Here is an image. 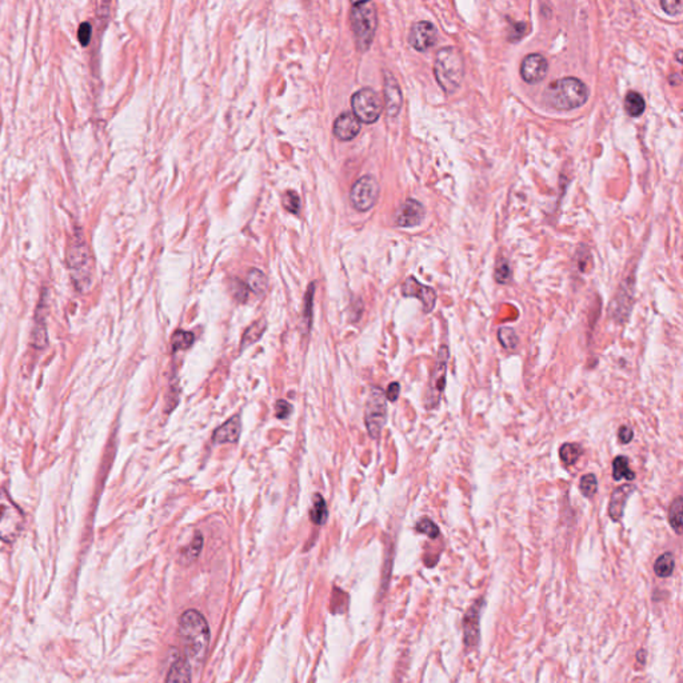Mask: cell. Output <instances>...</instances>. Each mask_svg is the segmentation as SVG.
I'll use <instances>...</instances> for the list:
<instances>
[{"label": "cell", "mask_w": 683, "mask_h": 683, "mask_svg": "<svg viewBox=\"0 0 683 683\" xmlns=\"http://www.w3.org/2000/svg\"><path fill=\"white\" fill-rule=\"evenodd\" d=\"M179 637L188 662L200 665L210 645V628L202 612L190 609L180 615Z\"/></svg>", "instance_id": "obj_1"}, {"label": "cell", "mask_w": 683, "mask_h": 683, "mask_svg": "<svg viewBox=\"0 0 683 683\" xmlns=\"http://www.w3.org/2000/svg\"><path fill=\"white\" fill-rule=\"evenodd\" d=\"M434 73L438 85L447 95L458 90L465 78V62L455 47H443L435 55Z\"/></svg>", "instance_id": "obj_2"}, {"label": "cell", "mask_w": 683, "mask_h": 683, "mask_svg": "<svg viewBox=\"0 0 683 683\" xmlns=\"http://www.w3.org/2000/svg\"><path fill=\"white\" fill-rule=\"evenodd\" d=\"M546 102L560 111L582 107L589 98L586 85L576 78H562L550 83L544 92Z\"/></svg>", "instance_id": "obj_3"}, {"label": "cell", "mask_w": 683, "mask_h": 683, "mask_svg": "<svg viewBox=\"0 0 683 683\" xmlns=\"http://www.w3.org/2000/svg\"><path fill=\"white\" fill-rule=\"evenodd\" d=\"M67 265L72 282L79 291H86L92 281V259L89 245L82 234H73L67 250Z\"/></svg>", "instance_id": "obj_4"}, {"label": "cell", "mask_w": 683, "mask_h": 683, "mask_svg": "<svg viewBox=\"0 0 683 683\" xmlns=\"http://www.w3.org/2000/svg\"><path fill=\"white\" fill-rule=\"evenodd\" d=\"M351 28L360 51L370 48L377 31V11L373 3H354L350 14Z\"/></svg>", "instance_id": "obj_5"}, {"label": "cell", "mask_w": 683, "mask_h": 683, "mask_svg": "<svg viewBox=\"0 0 683 683\" xmlns=\"http://www.w3.org/2000/svg\"><path fill=\"white\" fill-rule=\"evenodd\" d=\"M364 422L369 435L373 439H379L382 430L387 422V399L384 393L373 387L367 396L364 409Z\"/></svg>", "instance_id": "obj_6"}, {"label": "cell", "mask_w": 683, "mask_h": 683, "mask_svg": "<svg viewBox=\"0 0 683 683\" xmlns=\"http://www.w3.org/2000/svg\"><path fill=\"white\" fill-rule=\"evenodd\" d=\"M24 527V513L7 495L0 497V540L11 543L19 538Z\"/></svg>", "instance_id": "obj_7"}, {"label": "cell", "mask_w": 683, "mask_h": 683, "mask_svg": "<svg viewBox=\"0 0 683 683\" xmlns=\"http://www.w3.org/2000/svg\"><path fill=\"white\" fill-rule=\"evenodd\" d=\"M351 107L353 114L360 122L373 125L377 122L383 111V100L377 91L362 89L353 95Z\"/></svg>", "instance_id": "obj_8"}, {"label": "cell", "mask_w": 683, "mask_h": 683, "mask_svg": "<svg viewBox=\"0 0 683 683\" xmlns=\"http://www.w3.org/2000/svg\"><path fill=\"white\" fill-rule=\"evenodd\" d=\"M450 351L446 346H442L438 351L435 366L432 369V377L427 387L426 394V409L432 410L439 405L441 396L446 387V374H447V363H449Z\"/></svg>", "instance_id": "obj_9"}, {"label": "cell", "mask_w": 683, "mask_h": 683, "mask_svg": "<svg viewBox=\"0 0 683 683\" xmlns=\"http://www.w3.org/2000/svg\"><path fill=\"white\" fill-rule=\"evenodd\" d=\"M379 198V184L371 175H364L357 180L351 188L350 200L355 210L366 213L371 210Z\"/></svg>", "instance_id": "obj_10"}, {"label": "cell", "mask_w": 683, "mask_h": 683, "mask_svg": "<svg viewBox=\"0 0 683 683\" xmlns=\"http://www.w3.org/2000/svg\"><path fill=\"white\" fill-rule=\"evenodd\" d=\"M436 40H438V30L432 21L422 20L413 24L409 34V43L414 50L419 53H425L435 46Z\"/></svg>", "instance_id": "obj_11"}, {"label": "cell", "mask_w": 683, "mask_h": 683, "mask_svg": "<svg viewBox=\"0 0 683 683\" xmlns=\"http://www.w3.org/2000/svg\"><path fill=\"white\" fill-rule=\"evenodd\" d=\"M402 295L406 298H416L420 301L423 311L426 314L432 312L436 303V294L434 288L429 287L418 282L414 276H409L402 285Z\"/></svg>", "instance_id": "obj_12"}, {"label": "cell", "mask_w": 683, "mask_h": 683, "mask_svg": "<svg viewBox=\"0 0 683 683\" xmlns=\"http://www.w3.org/2000/svg\"><path fill=\"white\" fill-rule=\"evenodd\" d=\"M547 70H549V64L543 55H527L522 60L521 76L526 83L530 85L540 83L544 79Z\"/></svg>", "instance_id": "obj_13"}, {"label": "cell", "mask_w": 683, "mask_h": 683, "mask_svg": "<svg viewBox=\"0 0 683 683\" xmlns=\"http://www.w3.org/2000/svg\"><path fill=\"white\" fill-rule=\"evenodd\" d=\"M426 216L425 207L415 199H407L396 211V223L399 227H415Z\"/></svg>", "instance_id": "obj_14"}, {"label": "cell", "mask_w": 683, "mask_h": 683, "mask_svg": "<svg viewBox=\"0 0 683 683\" xmlns=\"http://www.w3.org/2000/svg\"><path fill=\"white\" fill-rule=\"evenodd\" d=\"M482 605H484V599L477 601L465 615V621H463L465 645L468 648H475L479 642V612Z\"/></svg>", "instance_id": "obj_15"}, {"label": "cell", "mask_w": 683, "mask_h": 683, "mask_svg": "<svg viewBox=\"0 0 683 683\" xmlns=\"http://www.w3.org/2000/svg\"><path fill=\"white\" fill-rule=\"evenodd\" d=\"M634 491H635V486L629 485V484L619 486L612 491L610 502H609V508H607V514L612 518V522H619L623 518L626 504L629 501L630 495Z\"/></svg>", "instance_id": "obj_16"}, {"label": "cell", "mask_w": 683, "mask_h": 683, "mask_svg": "<svg viewBox=\"0 0 683 683\" xmlns=\"http://www.w3.org/2000/svg\"><path fill=\"white\" fill-rule=\"evenodd\" d=\"M360 132V122L353 112H343L334 123V135L343 142L353 141Z\"/></svg>", "instance_id": "obj_17"}, {"label": "cell", "mask_w": 683, "mask_h": 683, "mask_svg": "<svg viewBox=\"0 0 683 683\" xmlns=\"http://www.w3.org/2000/svg\"><path fill=\"white\" fill-rule=\"evenodd\" d=\"M402 91L396 78L391 73H386L384 76V103L386 111L390 118H396L402 108Z\"/></svg>", "instance_id": "obj_18"}, {"label": "cell", "mask_w": 683, "mask_h": 683, "mask_svg": "<svg viewBox=\"0 0 683 683\" xmlns=\"http://www.w3.org/2000/svg\"><path fill=\"white\" fill-rule=\"evenodd\" d=\"M240 430H242V423H240V416L234 415L230 418L226 423L219 426L213 434V442L216 445H224V443H236L240 438Z\"/></svg>", "instance_id": "obj_19"}, {"label": "cell", "mask_w": 683, "mask_h": 683, "mask_svg": "<svg viewBox=\"0 0 683 683\" xmlns=\"http://www.w3.org/2000/svg\"><path fill=\"white\" fill-rule=\"evenodd\" d=\"M164 683H191V664L186 657H179L172 662Z\"/></svg>", "instance_id": "obj_20"}, {"label": "cell", "mask_w": 683, "mask_h": 683, "mask_svg": "<svg viewBox=\"0 0 683 683\" xmlns=\"http://www.w3.org/2000/svg\"><path fill=\"white\" fill-rule=\"evenodd\" d=\"M266 328H267V323L265 319H259V321L254 322L250 327H247L246 331L243 332V337H242L240 348L245 350L250 344H254V343L259 341L263 337V334L266 332Z\"/></svg>", "instance_id": "obj_21"}, {"label": "cell", "mask_w": 683, "mask_h": 683, "mask_svg": "<svg viewBox=\"0 0 683 683\" xmlns=\"http://www.w3.org/2000/svg\"><path fill=\"white\" fill-rule=\"evenodd\" d=\"M646 102L637 91H630L625 98V109L631 118H638L645 112Z\"/></svg>", "instance_id": "obj_22"}, {"label": "cell", "mask_w": 683, "mask_h": 683, "mask_svg": "<svg viewBox=\"0 0 683 683\" xmlns=\"http://www.w3.org/2000/svg\"><path fill=\"white\" fill-rule=\"evenodd\" d=\"M629 458L628 456H617L612 462V478L615 481H634L635 479V472L629 468Z\"/></svg>", "instance_id": "obj_23"}, {"label": "cell", "mask_w": 683, "mask_h": 683, "mask_svg": "<svg viewBox=\"0 0 683 683\" xmlns=\"http://www.w3.org/2000/svg\"><path fill=\"white\" fill-rule=\"evenodd\" d=\"M327 517H328V508H327V504H326L323 497L321 494H315L314 501H312V507L310 510L311 522L315 523L317 526H322L327 521Z\"/></svg>", "instance_id": "obj_24"}, {"label": "cell", "mask_w": 683, "mask_h": 683, "mask_svg": "<svg viewBox=\"0 0 683 683\" xmlns=\"http://www.w3.org/2000/svg\"><path fill=\"white\" fill-rule=\"evenodd\" d=\"M675 569V557L673 553H664L654 563V571L659 578H668L673 576Z\"/></svg>", "instance_id": "obj_25"}, {"label": "cell", "mask_w": 683, "mask_h": 683, "mask_svg": "<svg viewBox=\"0 0 683 683\" xmlns=\"http://www.w3.org/2000/svg\"><path fill=\"white\" fill-rule=\"evenodd\" d=\"M683 498L677 497L668 508V522L673 530L680 535L682 533Z\"/></svg>", "instance_id": "obj_26"}, {"label": "cell", "mask_w": 683, "mask_h": 683, "mask_svg": "<svg viewBox=\"0 0 683 683\" xmlns=\"http://www.w3.org/2000/svg\"><path fill=\"white\" fill-rule=\"evenodd\" d=\"M580 455H582V447L578 443H563L559 449V458L562 463L567 468L576 465Z\"/></svg>", "instance_id": "obj_27"}, {"label": "cell", "mask_w": 683, "mask_h": 683, "mask_svg": "<svg viewBox=\"0 0 683 683\" xmlns=\"http://www.w3.org/2000/svg\"><path fill=\"white\" fill-rule=\"evenodd\" d=\"M246 285L254 294L262 295V294H265V291L267 288V278L262 271L252 269L247 275V283Z\"/></svg>", "instance_id": "obj_28"}, {"label": "cell", "mask_w": 683, "mask_h": 683, "mask_svg": "<svg viewBox=\"0 0 683 683\" xmlns=\"http://www.w3.org/2000/svg\"><path fill=\"white\" fill-rule=\"evenodd\" d=\"M194 343H195V335L184 330H177L171 338V346L174 351L188 350Z\"/></svg>", "instance_id": "obj_29"}, {"label": "cell", "mask_w": 683, "mask_h": 683, "mask_svg": "<svg viewBox=\"0 0 683 683\" xmlns=\"http://www.w3.org/2000/svg\"><path fill=\"white\" fill-rule=\"evenodd\" d=\"M46 343H47V328H46L44 317L36 314L35 326L33 331V344L35 348H44Z\"/></svg>", "instance_id": "obj_30"}, {"label": "cell", "mask_w": 683, "mask_h": 683, "mask_svg": "<svg viewBox=\"0 0 683 683\" xmlns=\"http://www.w3.org/2000/svg\"><path fill=\"white\" fill-rule=\"evenodd\" d=\"M498 341L502 344V347L508 351L515 350L518 347V343H520L515 330L511 327H499Z\"/></svg>", "instance_id": "obj_31"}, {"label": "cell", "mask_w": 683, "mask_h": 683, "mask_svg": "<svg viewBox=\"0 0 683 683\" xmlns=\"http://www.w3.org/2000/svg\"><path fill=\"white\" fill-rule=\"evenodd\" d=\"M202 549H203V537L200 533H197L194 540H191V543L188 544V547L181 553V559L186 563L194 562L200 556Z\"/></svg>", "instance_id": "obj_32"}, {"label": "cell", "mask_w": 683, "mask_h": 683, "mask_svg": "<svg viewBox=\"0 0 683 683\" xmlns=\"http://www.w3.org/2000/svg\"><path fill=\"white\" fill-rule=\"evenodd\" d=\"M579 491L586 498H593L598 491V479L594 474H586L580 478Z\"/></svg>", "instance_id": "obj_33"}, {"label": "cell", "mask_w": 683, "mask_h": 683, "mask_svg": "<svg viewBox=\"0 0 683 683\" xmlns=\"http://www.w3.org/2000/svg\"><path fill=\"white\" fill-rule=\"evenodd\" d=\"M314 291H315V285H310V287L307 290L306 296H305V310H303V319H305V334L308 332L310 327H311V322H312V302H314Z\"/></svg>", "instance_id": "obj_34"}, {"label": "cell", "mask_w": 683, "mask_h": 683, "mask_svg": "<svg viewBox=\"0 0 683 683\" xmlns=\"http://www.w3.org/2000/svg\"><path fill=\"white\" fill-rule=\"evenodd\" d=\"M415 530L418 533L427 535L430 540H436L439 537V527L430 518H422L416 523Z\"/></svg>", "instance_id": "obj_35"}, {"label": "cell", "mask_w": 683, "mask_h": 683, "mask_svg": "<svg viewBox=\"0 0 683 683\" xmlns=\"http://www.w3.org/2000/svg\"><path fill=\"white\" fill-rule=\"evenodd\" d=\"M230 291L233 294L235 299L240 303H245L249 298V294H250V290L247 287V285L242 281H238V279H233L231 283H230Z\"/></svg>", "instance_id": "obj_36"}, {"label": "cell", "mask_w": 683, "mask_h": 683, "mask_svg": "<svg viewBox=\"0 0 683 683\" xmlns=\"http://www.w3.org/2000/svg\"><path fill=\"white\" fill-rule=\"evenodd\" d=\"M282 204L283 207L287 210L288 213L291 214H296L301 209V198L299 195L295 193V191H287L283 197H282Z\"/></svg>", "instance_id": "obj_37"}, {"label": "cell", "mask_w": 683, "mask_h": 683, "mask_svg": "<svg viewBox=\"0 0 683 683\" xmlns=\"http://www.w3.org/2000/svg\"><path fill=\"white\" fill-rule=\"evenodd\" d=\"M495 279L498 283H502V285H506L510 279H511V269H510V265L507 263V260L502 259L497 269H495Z\"/></svg>", "instance_id": "obj_38"}, {"label": "cell", "mask_w": 683, "mask_h": 683, "mask_svg": "<svg viewBox=\"0 0 683 683\" xmlns=\"http://www.w3.org/2000/svg\"><path fill=\"white\" fill-rule=\"evenodd\" d=\"M661 8L665 11L667 15H680L682 12L683 3L681 0H662L661 1Z\"/></svg>", "instance_id": "obj_39"}, {"label": "cell", "mask_w": 683, "mask_h": 683, "mask_svg": "<svg viewBox=\"0 0 683 683\" xmlns=\"http://www.w3.org/2000/svg\"><path fill=\"white\" fill-rule=\"evenodd\" d=\"M292 405H290L287 400L285 399H278L276 403H275V414H276V418L279 419H287L288 416L292 414Z\"/></svg>", "instance_id": "obj_40"}, {"label": "cell", "mask_w": 683, "mask_h": 683, "mask_svg": "<svg viewBox=\"0 0 683 683\" xmlns=\"http://www.w3.org/2000/svg\"><path fill=\"white\" fill-rule=\"evenodd\" d=\"M91 35H92V26H91V23H89V21H83V23L80 24V27H79V31H78V37H79L80 43H82L83 46L89 44Z\"/></svg>", "instance_id": "obj_41"}, {"label": "cell", "mask_w": 683, "mask_h": 683, "mask_svg": "<svg viewBox=\"0 0 683 683\" xmlns=\"http://www.w3.org/2000/svg\"><path fill=\"white\" fill-rule=\"evenodd\" d=\"M400 396V384L398 382H393L389 384L386 393H384V396L389 402H396L398 398Z\"/></svg>", "instance_id": "obj_42"}, {"label": "cell", "mask_w": 683, "mask_h": 683, "mask_svg": "<svg viewBox=\"0 0 683 683\" xmlns=\"http://www.w3.org/2000/svg\"><path fill=\"white\" fill-rule=\"evenodd\" d=\"M634 438V432L630 429L629 426H622L618 432V441L622 445H628Z\"/></svg>", "instance_id": "obj_43"}, {"label": "cell", "mask_w": 683, "mask_h": 683, "mask_svg": "<svg viewBox=\"0 0 683 683\" xmlns=\"http://www.w3.org/2000/svg\"><path fill=\"white\" fill-rule=\"evenodd\" d=\"M668 80H670V83H671L673 86H680V85H681V73H675V75L670 76V79H668Z\"/></svg>", "instance_id": "obj_44"}, {"label": "cell", "mask_w": 683, "mask_h": 683, "mask_svg": "<svg viewBox=\"0 0 683 683\" xmlns=\"http://www.w3.org/2000/svg\"><path fill=\"white\" fill-rule=\"evenodd\" d=\"M637 659H638V662L645 664V659H646V653H645V650H639V651H638V654H637Z\"/></svg>", "instance_id": "obj_45"}, {"label": "cell", "mask_w": 683, "mask_h": 683, "mask_svg": "<svg viewBox=\"0 0 683 683\" xmlns=\"http://www.w3.org/2000/svg\"><path fill=\"white\" fill-rule=\"evenodd\" d=\"M681 55H682V51L680 50V51L677 53V59H678V62H681Z\"/></svg>", "instance_id": "obj_46"}]
</instances>
